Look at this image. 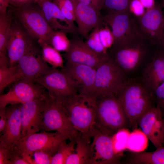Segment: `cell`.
<instances>
[{
  "label": "cell",
  "mask_w": 164,
  "mask_h": 164,
  "mask_svg": "<svg viewBox=\"0 0 164 164\" xmlns=\"http://www.w3.org/2000/svg\"><path fill=\"white\" fill-rule=\"evenodd\" d=\"M116 96L132 130L138 128L139 121L143 115L156 106L153 93L141 79H126Z\"/></svg>",
  "instance_id": "6da1fadb"
},
{
  "label": "cell",
  "mask_w": 164,
  "mask_h": 164,
  "mask_svg": "<svg viewBox=\"0 0 164 164\" xmlns=\"http://www.w3.org/2000/svg\"><path fill=\"white\" fill-rule=\"evenodd\" d=\"M57 101L63 106L70 120L81 136L91 139L95 130L96 96L78 93Z\"/></svg>",
  "instance_id": "7a4b0ae2"
},
{
  "label": "cell",
  "mask_w": 164,
  "mask_h": 164,
  "mask_svg": "<svg viewBox=\"0 0 164 164\" xmlns=\"http://www.w3.org/2000/svg\"><path fill=\"white\" fill-rule=\"evenodd\" d=\"M156 46L138 35L108 51L110 58L126 75L135 71L144 61L150 59Z\"/></svg>",
  "instance_id": "3957f363"
},
{
  "label": "cell",
  "mask_w": 164,
  "mask_h": 164,
  "mask_svg": "<svg viewBox=\"0 0 164 164\" xmlns=\"http://www.w3.org/2000/svg\"><path fill=\"white\" fill-rule=\"evenodd\" d=\"M95 127L110 136L121 129L130 128L126 116L116 95L96 97Z\"/></svg>",
  "instance_id": "277c9868"
},
{
  "label": "cell",
  "mask_w": 164,
  "mask_h": 164,
  "mask_svg": "<svg viewBox=\"0 0 164 164\" xmlns=\"http://www.w3.org/2000/svg\"><path fill=\"white\" fill-rule=\"evenodd\" d=\"M41 130L55 131L77 141L81 135L74 127L62 104L48 95L42 113Z\"/></svg>",
  "instance_id": "5b68a950"
},
{
  "label": "cell",
  "mask_w": 164,
  "mask_h": 164,
  "mask_svg": "<svg viewBox=\"0 0 164 164\" xmlns=\"http://www.w3.org/2000/svg\"><path fill=\"white\" fill-rule=\"evenodd\" d=\"M15 17L34 39L47 43L54 31L48 24L43 10L37 2L28 3L12 9Z\"/></svg>",
  "instance_id": "8992f818"
},
{
  "label": "cell",
  "mask_w": 164,
  "mask_h": 164,
  "mask_svg": "<svg viewBox=\"0 0 164 164\" xmlns=\"http://www.w3.org/2000/svg\"><path fill=\"white\" fill-rule=\"evenodd\" d=\"M126 76L109 56L96 68L94 94L96 97L116 95L126 79Z\"/></svg>",
  "instance_id": "52a82bcc"
},
{
  "label": "cell",
  "mask_w": 164,
  "mask_h": 164,
  "mask_svg": "<svg viewBox=\"0 0 164 164\" xmlns=\"http://www.w3.org/2000/svg\"><path fill=\"white\" fill-rule=\"evenodd\" d=\"M68 139H69L68 137L58 132L43 131L35 132L21 138L14 147L26 160L36 151H45L54 155L60 144Z\"/></svg>",
  "instance_id": "ba28073f"
},
{
  "label": "cell",
  "mask_w": 164,
  "mask_h": 164,
  "mask_svg": "<svg viewBox=\"0 0 164 164\" xmlns=\"http://www.w3.org/2000/svg\"><path fill=\"white\" fill-rule=\"evenodd\" d=\"M139 34L153 45L161 46L164 29V15L160 3L146 10L141 16L136 17Z\"/></svg>",
  "instance_id": "9c48e42d"
},
{
  "label": "cell",
  "mask_w": 164,
  "mask_h": 164,
  "mask_svg": "<svg viewBox=\"0 0 164 164\" xmlns=\"http://www.w3.org/2000/svg\"><path fill=\"white\" fill-rule=\"evenodd\" d=\"M6 93L0 95V108L10 104H23L29 101L45 98L48 95L46 89L38 83L20 80Z\"/></svg>",
  "instance_id": "30bf717a"
},
{
  "label": "cell",
  "mask_w": 164,
  "mask_h": 164,
  "mask_svg": "<svg viewBox=\"0 0 164 164\" xmlns=\"http://www.w3.org/2000/svg\"><path fill=\"white\" fill-rule=\"evenodd\" d=\"M36 82L43 87L50 97L59 101L78 94L72 81L61 70L52 68L39 77Z\"/></svg>",
  "instance_id": "8fae6325"
},
{
  "label": "cell",
  "mask_w": 164,
  "mask_h": 164,
  "mask_svg": "<svg viewBox=\"0 0 164 164\" xmlns=\"http://www.w3.org/2000/svg\"><path fill=\"white\" fill-rule=\"evenodd\" d=\"M16 81L24 80L36 82L40 76L50 71L49 66L43 60L41 49L35 43L19 60Z\"/></svg>",
  "instance_id": "7c38bea8"
},
{
  "label": "cell",
  "mask_w": 164,
  "mask_h": 164,
  "mask_svg": "<svg viewBox=\"0 0 164 164\" xmlns=\"http://www.w3.org/2000/svg\"><path fill=\"white\" fill-rule=\"evenodd\" d=\"M35 40L15 17L12 21L6 44L9 67L17 64L21 57L35 43Z\"/></svg>",
  "instance_id": "4fadbf2b"
},
{
  "label": "cell",
  "mask_w": 164,
  "mask_h": 164,
  "mask_svg": "<svg viewBox=\"0 0 164 164\" xmlns=\"http://www.w3.org/2000/svg\"><path fill=\"white\" fill-rule=\"evenodd\" d=\"M103 20L111 27L114 39L113 46L122 44L139 35L136 26V18L129 11L107 13L103 16Z\"/></svg>",
  "instance_id": "5bb4252c"
},
{
  "label": "cell",
  "mask_w": 164,
  "mask_h": 164,
  "mask_svg": "<svg viewBox=\"0 0 164 164\" xmlns=\"http://www.w3.org/2000/svg\"><path fill=\"white\" fill-rule=\"evenodd\" d=\"M92 138L89 164H117L121 162L123 155L115 153L111 136L95 129Z\"/></svg>",
  "instance_id": "9a60e30c"
},
{
  "label": "cell",
  "mask_w": 164,
  "mask_h": 164,
  "mask_svg": "<svg viewBox=\"0 0 164 164\" xmlns=\"http://www.w3.org/2000/svg\"><path fill=\"white\" fill-rule=\"evenodd\" d=\"M68 50L63 54L66 63L86 65L96 68L109 56L98 55L76 35L70 39Z\"/></svg>",
  "instance_id": "2e32d148"
},
{
  "label": "cell",
  "mask_w": 164,
  "mask_h": 164,
  "mask_svg": "<svg viewBox=\"0 0 164 164\" xmlns=\"http://www.w3.org/2000/svg\"><path fill=\"white\" fill-rule=\"evenodd\" d=\"M138 126L156 149L164 145V126L159 107L156 105L144 114Z\"/></svg>",
  "instance_id": "e0dca14e"
},
{
  "label": "cell",
  "mask_w": 164,
  "mask_h": 164,
  "mask_svg": "<svg viewBox=\"0 0 164 164\" xmlns=\"http://www.w3.org/2000/svg\"><path fill=\"white\" fill-rule=\"evenodd\" d=\"M46 97L21 104V138L41 130L42 113Z\"/></svg>",
  "instance_id": "ac0fdd59"
},
{
  "label": "cell",
  "mask_w": 164,
  "mask_h": 164,
  "mask_svg": "<svg viewBox=\"0 0 164 164\" xmlns=\"http://www.w3.org/2000/svg\"><path fill=\"white\" fill-rule=\"evenodd\" d=\"M73 7L78 33L87 38L89 32L103 22L100 11L79 0H70Z\"/></svg>",
  "instance_id": "d6986e66"
},
{
  "label": "cell",
  "mask_w": 164,
  "mask_h": 164,
  "mask_svg": "<svg viewBox=\"0 0 164 164\" xmlns=\"http://www.w3.org/2000/svg\"><path fill=\"white\" fill-rule=\"evenodd\" d=\"M61 70L70 79L78 93L94 94L96 68L84 65L66 63Z\"/></svg>",
  "instance_id": "ffe728a7"
},
{
  "label": "cell",
  "mask_w": 164,
  "mask_h": 164,
  "mask_svg": "<svg viewBox=\"0 0 164 164\" xmlns=\"http://www.w3.org/2000/svg\"><path fill=\"white\" fill-rule=\"evenodd\" d=\"M141 79L153 93L164 82V49L156 46L145 67Z\"/></svg>",
  "instance_id": "44dd1931"
},
{
  "label": "cell",
  "mask_w": 164,
  "mask_h": 164,
  "mask_svg": "<svg viewBox=\"0 0 164 164\" xmlns=\"http://www.w3.org/2000/svg\"><path fill=\"white\" fill-rule=\"evenodd\" d=\"M21 105L20 104H10L5 108L7 121L4 131L0 135V145L12 149L21 138Z\"/></svg>",
  "instance_id": "7402d4cb"
},
{
  "label": "cell",
  "mask_w": 164,
  "mask_h": 164,
  "mask_svg": "<svg viewBox=\"0 0 164 164\" xmlns=\"http://www.w3.org/2000/svg\"><path fill=\"white\" fill-rule=\"evenodd\" d=\"M40 5L48 24L53 30L61 31L74 35L78 33L77 27L74 23L67 20L52 1L45 2Z\"/></svg>",
  "instance_id": "603a6c76"
},
{
  "label": "cell",
  "mask_w": 164,
  "mask_h": 164,
  "mask_svg": "<svg viewBox=\"0 0 164 164\" xmlns=\"http://www.w3.org/2000/svg\"><path fill=\"white\" fill-rule=\"evenodd\" d=\"M125 164H164V146L152 152H130Z\"/></svg>",
  "instance_id": "cb8c5ba5"
},
{
  "label": "cell",
  "mask_w": 164,
  "mask_h": 164,
  "mask_svg": "<svg viewBox=\"0 0 164 164\" xmlns=\"http://www.w3.org/2000/svg\"><path fill=\"white\" fill-rule=\"evenodd\" d=\"M91 140L80 136L76 141L75 150L68 158L66 164H89Z\"/></svg>",
  "instance_id": "d4e9b609"
},
{
  "label": "cell",
  "mask_w": 164,
  "mask_h": 164,
  "mask_svg": "<svg viewBox=\"0 0 164 164\" xmlns=\"http://www.w3.org/2000/svg\"><path fill=\"white\" fill-rule=\"evenodd\" d=\"M37 43L41 47L43 58L46 63L54 68L64 67L63 60L59 51L42 40H38Z\"/></svg>",
  "instance_id": "484cf974"
},
{
  "label": "cell",
  "mask_w": 164,
  "mask_h": 164,
  "mask_svg": "<svg viewBox=\"0 0 164 164\" xmlns=\"http://www.w3.org/2000/svg\"><path fill=\"white\" fill-rule=\"evenodd\" d=\"M148 138L139 128L130 132L127 145V150L133 152L145 151L148 145Z\"/></svg>",
  "instance_id": "4316f807"
},
{
  "label": "cell",
  "mask_w": 164,
  "mask_h": 164,
  "mask_svg": "<svg viewBox=\"0 0 164 164\" xmlns=\"http://www.w3.org/2000/svg\"><path fill=\"white\" fill-rule=\"evenodd\" d=\"M14 13L11 9L4 13H0V53H7L6 44L13 20Z\"/></svg>",
  "instance_id": "83f0119b"
},
{
  "label": "cell",
  "mask_w": 164,
  "mask_h": 164,
  "mask_svg": "<svg viewBox=\"0 0 164 164\" xmlns=\"http://www.w3.org/2000/svg\"><path fill=\"white\" fill-rule=\"evenodd\" d=\"M66 141L60 145L56 153L53 157L51 164H66L68 158L75 150L76 141H70L67 143Z\"/></svg>",
  "instance_id": "f1b7e54d"
},
{
  "label": "cell",
  "mask_w": 164,
  "mask_h": 164,
  "mask_svg": "<svg viewBox=\"0 0 164 164\" xmlns=\"http://www.w3.org/2000/svg\"><path fill=\"white\" fill-rule=\"evenodd\" d=\"M65 32L60 30L54 31L49 36L47 43L59 51L66 52L69 49L70 39Z\"/></svg>",
  "instance_id": "f546056e"
},
{
  "label": "cell",
  "mask_w": 164,
  "mask_h": 164,
  "mask_svg": "<svg viewBox=\"0 0 164 164\" xmlns=\"http://www.w3.org/2000/svg\"><path fill=\"white\" fill-rule=\"evenodd\" d=\"M129 129H121L111 136L113 149L117 154L123 155L124 151L127 150L128 139L130 132Z\"/></svg>",
  "instance_id": "4dcf8cb0"
},
{
  "label": "cell",
  "mask_w": 164,
  "mask_h": 164,
  "mask_svg": "<svg viewBox=\"0 0 164 164\" xmlns=\"http://www.w3.org/2000/svg\"><path fill=\"white\" fill-rule=\"evenodd\" d=\"M98 26L93 29L85 42L87 46L96 53L102 56H108V51L103 46L98 34Z\"/></svg>",
  "instance_id": "1f68e13d"
},
{
  "label": "cell",
  "mask_w": 164,
  "mask_h": 164,
  "mask_svg": "<svg viewBox=\"0 0 164 164\" xmlns=\"http://www.w3.org/2000/svg\"><path fill=\"white\" fill-rule=\"evenodd\" d=\"M17 65L13 67H0V93L10 84L15 81Z\"/></svg>",
  "instance_id": "d6a6232c"
},
{
  "label": "cell",
  "mask_w": 164,
  "mask_h": 164,
  "mask_svg": "<svg viewBox=\"0 0 164 164\" xmlns=\"http://www.w3.org/2000/svg\"><path fill=\"white\" fill-rule=\"evenodd\" d=\"M130 0H104L103 9L107 13H124L129 11Z\"/></svg>",
  "instance_id": "836d02e7"
},
{
  "label": "cell",
  "mask_w": 164,
  "mask_h": 164,
  "mask_svg": "<svg viewBox=\"0 0 164 164\" xmlns=\"http://www.w3.org/2000/svg\"><path fill=\"white\" fill-rule=\"evenodd\" d=\"M98 34L101 42L105 49L108 51L112 47L114 42L111 29L104 22L98 26Z\"/></svg>",
  "instance_id": "e575fe53"
},
{
  "label": "cell",
  "mask_w": 164,
  "mask_h": 164,
  "mask_svg": "<svg viewBox=\"0 0 164 164\" xmlns=\"http://www.w3.org/2000/svg\"><path fill=\"white\" fill-rule=\"evenodd\" d=\"M54 155L47 152L36 151L26 159L29 164H51Z\"/></svg>",
  "instance_id": "d590c367"
},
{
  "label": "cell",
  "mask_w": 164,
  "mask_h": 164,
  "mask_svg": "<svg viewBox=\"0 0 164 164\" xmlns=\"http://www.w3.org/2000/svg\"><path fill=\"white\" fill-rule=\"evenodd\" d=\"M52 2L58 7L67 20L74 22L76 18L73 5L70 0H53Z\"/></svg>",
  "instance_id": "8d00e7d4"
},
{
  "label": "cell",
  "mask_w": 164,
  "mask_h": 164,
  "mask_svg": "<svg viewBox=\"0 0 164 164\" xmlns=\"http://www.w3.org/2000/svg\"><path fill=\"white\" fill-rule=\"evenodd\" d=\"M146 9L140 0H130L129 12L136 17L141 16Z\"/></svg>",
  "instance_id": "74e56055"
},
{
  "label": "cell",
  "mask_w": 164,
  "mask_h": 164,
  "mask_svg": "<svg viewBox=\"0 0 164 164\" xmlns=\"http://www.w3.org/2000/svg\"><path fill=\"white\" fill-rule=\"evenodd\" d=\"M153 94L156 105L164 109V82L154 90Z\"/></svg>",
  "instance_id": "f35d334b"
},
{
  "label": "cell",
  "mask_w": 164,
  "mask_h": 164,
  "mask_svg": "<svg viewBox=\"0 0 164 164\" xmlns=\"http://www.w3.org/2000/svg\"><path fill=\"white\" fill-rule=\"evenodd\" d=\"M10 164H29L13 147L11 149Z\"/></svg>",
  "instance_id": "ab89813d"
},
{
  "label": "cell",
  "mask_w": 164,
  "mask_h": 164,
  "mask_svg": "<svg viewBox=\"0 0 164 164\" xmlns=\"http://www.w3.org/2000/svg\"><path fill=\"white\" fill-rule=\"evenodd\" d=\"M11 149L0 145V164H10Z\"/></svg>",
  "instance_id": "60d3db41"
},
{
  "label": "cell",
  "mask_w": 164,
  "mask_h": 164,
  "mask_svg": "<svg viewBox=\"0 0 164 164\" xmlns=\"http://www.w3.org/2000/svg\"><path fill=\"white\" fill-rule=\"evenodd\" d=\"M86 4L91 5L100 11L103 9L104 0H79Z\"/></svg>",
  "instance_id": "b9f144b4"
},
{
  "label": "cell",
  "mask_w": 164,
  "mask_h": 164,
  "mask_svg": "<svg viewBox=\"0 0 164 164\" xmlns=\"http://www.w3.org/2000/svg\"><path fill=\"white\" fill-rule=\"evenodd\" d=\"M7 121V116L5 108H0V133L4 131Z\"/></svg>",
  "instance_id": "7bdbcfd3"
},
{
  "label": "cell",
  "mask_w": 164,
  "mask_h": 164,
  "mask_svg": "<svg viewBox=\"0 0 164 164\" xmlns=\"http://www.w3.org/2000/svg\"><path fill=\"white\" fill-rule=\"evenodd\" d=\"M37 2L38 0H9L10 5L14 8L21 7L28 3Z\"/></svg>",
  "instance_id": "ee69618b"
},
{
  "label": "cell",
  "mask_w": 164,
  "mask_h": 164,
  "mask_svg": "<svg viewBox=\"0 0 164 164\" xmlns=\"http://www.w3.org/2000/svg\"><path fill=\"white\" fill-rule=\"evenodd\" d=\"M9 65L7 53H0V67H9Z\"/></svg>",
  "instance_id": "f6af8a7d"
},
{
  "label": "cell",
  "mask_w": 164,
  "mask_h": 164,
  "mask_svg": "<svg viewBox=\"0 0 164 164\" xmlns=\"http://www.w3.org/2000/svg\"><path fill=\"white\" fill-rule=\"evenodd\" d=\"M146 10L151 9L155 5V0H140Z\"/></svg>",
  "instance_id": "bcb514c9"
},
{
  "label": "cell",
  "mask_w": 164,
  "mask_h": 164,
  "mask_svg": "<svg viewBox=\"0 0 164 164\" xmlns=\"http://www.w3.org/2000/svg\"><path fill=\"white\" fill-rule=\"evenodd\" d=\"M9 4V0H0V13L6 12Z\"/></svg>",
  "instance_id": "7dc6e473"
},
{
  "label": "cell",
  "mask_w": 164,
  "mask_h": 164,
  "mask_svg": "<svg viewBox=\"0 0 164 164\" xmlns=\"http://www.w3.org/2000/svg\"><path fill=\"white\" fill-rule=\"evenodd\" d=\"M53 0H38V3L40 5L43 2L46 1H52Z\"/></svg>",
  "instance_id": "c3c4849f"
},
{
  "label": "cell",
  "mask_w": 164,
  "mask_h": 164,
  "mask_svg": "<svg viewBox=\"0 0 164 164\" xmlns=\"http://www.w3.org/2000/svg\"><path fill=\"white\" fill-rule=\"evenodd\" d=\"M161 47L163 49H164V29L163 31V34H162V43L161 46H159Z\"/></svg>",
  "instance_id": "681fc988"
},
{
  "label": "cell",
  "mask_w": 164,
  "mask_h": 164,
  "mask_svg": "<svg viewBox=\"0 0 164 164\" xmlns=\"http://www.w3.org/2000/svg\"><path fill=\"white\" fill-rule=\"evenodd\" d=\"M161 8H164V0H162L161 3H160Z\"/></svg>",
  "instance_id": "f907efd6"
},
{
  "label": "cell",
  "mask_w": 164,
  "mask_h": 164,
  "mask_svg": "<svg viewBox=\"0 0 164 164\" xmlns=\"http://www.w3.org/2000/svg\"><path fill=\"white\" fill-rule=\"evenodd\" d=\"M162 109V119L163 120L164 126V109Z\"/></svg>",
  "instance_id": "816d5d0a"
}]
</instances>
